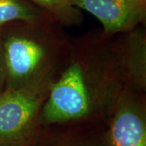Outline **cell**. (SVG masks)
<instances>
[{
  "instance_id": "9c48e42d",
  "label": "cell",
  "mask_w": 146,
  "mask_h": 146,
  "mask_svg": "<svg viewBox=\"0 0 146 146\" xmlns=\"http://www.w3.org/2000/svg\"><path fill=\"white\" fill-rule=\"evenodd\" d=\"M6 87V74L2 53L0 50V94L4 90Z\"/></svg>"
},
{
  "instance_id": "277c9868",
  "label": "cell",
  "mask_w": 146,
  "mask_h": 146,
  "mask_svg": "<svg viewBox=\"0 0 146 146\" xmlns=\"http://www.w3.org/2000/svg\"><path fill=\"white\" fill-rule=\"evenodd\" d=\"M109 146H146L145 94L123 89L108 119Z\"/></svg>"
},
{
  "instance_id": "ba28073f",
  "label": "cell",
  "mask_w": 146,
  "mask_h": 146,
  "mask_svg": "<svg viewBox=\"0 0 146 146\" xmlns=\"http://www.w3.org/2000/svg\"><path fill=\"white\" fill-rule=\"evenodd\" d=\"M62 27L80 26L84 21L82 11L72 0H29Z\"/></svg>"
},
{
  "instance_id": "52a82bcc",
  "label": "cell",
  "mask_w": 146,
  "mask_h": 146,
  "mask_svg": "<svg viewBox=\"0 0 146 146\" xmlns=\"http://www.w3.org/2000/svg\"><path fill=\"white\" fill-rule=\"evenodd\" d=\"M50 20L29 0H0V29L16 22L36 23Z\"/></svg>"
},
{
  "instance_id": "7a4b0ae2",
  "label": "cell",
  "mask_w": 146,
  "mask_h": 146,
  "mask_svg": "<svg viewBox=\"0 0 146 146\" xmlns=\"http://www.w3.org/2000/svg\"><path fill=\"white\" fill-rule=\"evenodd\" d=\"M52 20L16 22L0 29V50L7 89H16L48 76L70 36Z\"/></svg>"
},
{
  "instance_id": "5b68a950",
  "label": "cell",
  "mask_w": 146,
  "mask_h": 146,
  "mask_svg": "<svg viewBox=\"0 0 146 146\" xmlns=\"http://www.w3.org/2000/svg\"><path fill=\"white\" fill-rule=\"evenodd\" d=\"M113 49L124 89L146 92V31L140 25L112 36Z\"/></svg>"
},
{
  "instance_id": "6da1fadb",
  "label": "cell",
  "mask_w": 146,
  "mask_h": 146,
  "mask_svg": "<svg viewBox=\"0 0 146 146\" xmlns=\"http://www.w3.org/2000/svg\"><path fill=\"white\" fill-rule=\"evenodd\" d=\"M123 89L112 36L102 30L70 36L51 72L41 124L108 119Z\"/></svg>"
},
{
  "instance_id": "8992f818",
  "label": "cell",
  "mask_w": 146,
  "mask_h": 146,
  "mask_svg": "<svg viewBox=\"0 0 146 146\" xmlns=\"http://www.w3.org/2000/svg\"><path fill=\"white\" fill-rule=\"evenodd\" d=\"M73 5L96 17L102 31L114 36L143 25L146 17L145 0H72Z\"/></svg>"
},
{
  "instance_id": "30bf717a",
  "label": "cell",
  "mask_w": 146,
  "mask_h": 146,
  "mask_svg": "<svg viewBox=\"0 0 146 146\" xmlns=\"http://www.w3.org/2000/svg\"><path fill=\"white\" fill-rule=\"evenodd\" d=\"M67 146H99L98 145H94V144H84V143H81V144H75V145H68Z\"/></svg>"
},
{
  "instance_id": "3957f363",
  "label": "cell",
  "mask_w": 146,
  "mask_h": 146,
  "mask_svg": "<svg viewBox=\"0 0 146 146\" xmlns=\"http://www.w3.org/2000/svg\"><path fill=\"white\" fill-rule=\"evenodd\" d=\"M50 76L0 94V146H27L36 138Z\"/></svg>"
}]
</instances>
